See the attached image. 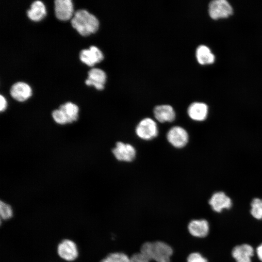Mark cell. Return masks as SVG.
<instances>
[{"label": "cell", "instance_id": "d6986e66", "mask_svg": "<svg viewBox=\"0 0 262 262\" xmlns=\"http://www.w3.org/2000/svg\"><path fill=\"white\" fill-rule=\"evenodd\" d=\"M67 118L68 123H72L78 119L79 107L72 102H67L61 105L59 108Z\"/></svg>", "mask_w": 262, "mask_h": 262}, {"label": "cell", "instance_id": "e0dca14e", "mask_svg": "<svg viewBox=\"0 0 262 262\" xmlns=\"http://www.w3.org/2000/svg\"><path fill=\"white\" fill-rule=\"evenodd\" d=\"M28 17L34 21H39L42 20L46 15V9L44 3L36 0L33 2L30 9L27 11Z\"/></svg>", "mask_w": 262, "mask_h": 262}, {"label": "cell", "instance_id": "d4e9b609", "mask_svg": "<svg viewBox=\"0 0 262 262\" xmlns=\"http://www.w3.org/2000/svg\"><path fill=\"white\" fill-rule=\"evenodd\" d=\"M130 262H150V261L140 252L134 253L130 257Z\"/></svg>", "mask_w": 262, "mask_h": 262}, {"label": "cell", "instance_id": "603a6c76", "mask_svg": "<svg viewBox=\"0 0 262 262\" xmlns=\"http://www.w3.org/2000/svg\"><path fill=\"white\" fill-rule=\"evenodd\" d=\"M52 116L54 120L59 124L64 125L68 123L67 117L60 109L54 110L52 112Z\"/></svg>", "mask_w": 262, "mask_h": 262}, {"label": "cell", "instance_id": "8992f818", "mask_svg": "<svg viewBox=\"0 0 262 262\" xmlns=\"http://www.w3.org/2000/svg\"><path fill=\"white\" fill-rule=\"evenodd\" d=\"M57 253L60 258L69 262L75 260L78 256L76 244L69 239H65L58 245Z\"/></svg>", "mask_w": 262, "mask_h": 262}, {"label": "cell", "instance_id": "7402d4cb", "mask_svg": "<svg viewBox=\"0 0 262 262\" xmlns=\"http://www.w3.org/2000/svg\"><path fill=\"white\" fill-rule=\"evenodd\" d=\"M0 215L1 219L7 220L13 216V210L11 206L2 201L0 202Z\"/></svg>", "mask_w": 262, "mask_h": 262}, {"label": "cell", "instance_id": "7a4b0ae2", "mask_svg": "<svg viewBox=\"0 0 262 262\" xmlns=\"http://www.w3.org/2000/svg\"><path fill=\"white\" fill-rule=\"evenodd\" d=\"M71 23L72 27L82 36L96 33L99 27V21L93 14L83 9L78 10L74 14Z\"/></svg>", "mask_w": 262, "mask_h": 262}, {"label": "cell", "instance_id": "cb8c5ba5", "mask_svg": "<svg viewBox=\"0 0 262 262\" xmlns=\"http://www.w3.org/2000/svg\"><path fill=\"white\" fill-rule=\"evenodd\" d=\"M187 262H208V260L200 253L193 252L188 256Z\"/></svg>", "mask_w": 262, "mask_h": 262}, {"label": "cell", "instance_id": "ffe728a7", "mask_svg": "<svg viewBox=\"0 0 262 262\" xmlns=\"http://www.w3.org/2000/svg\"><path fill=\"white\" fill-rule=\"evenodd\" d=\"M100 262H130V257L124 252H115L109 254Z\"/></svg>", "mask_w": 262, "mask_h": 262}, {"label": "cell", "instance_id": "7c38bea8", "mask_svg": "<svg viewBox=\"0 0 262 262\" xmlns=\"http://www.w3.org/2000/svg\"><path fill=\"white\" fill-rule=\"evenodd\" d=\"M106 75L104 71L98 68H93L88 72V78L85 83L88 86L93 85L98 90H102L104 88Z\"/></svg>", "mask_w": 262, "mask_h": 262}, {"label": "cell", "instance_id": "9a60e30c", "mask_svg": "<svg viewBox=\"0 0 262 262\" xmlns=\"http://www.w3.org/2000/svg\"><path fill=\"white\" fill-rule=\"evenodd\" d=\"M155 118L160 122H171L175 118V112L169 105H161L156 106L153 111Z\"/></svg>", "mask_w": 262, "mask_h": 262}, {"label": "cell", "instance_id": "6da1fadb", "mask_svg": "<svg viewBox=\"0 0 262 262\" xmlns=\"http://www.w3.org/2000/svg\"><path fill=\"white\" fill-rule=\"evenodd\" d=\"M140 252L150 261L156 262H171L173 254L171 246L161 241L144 243L141 246Z\"/></svg>", "mask_w": 262, "mask_h": 262}, {"label": "cell", "instance_id": "9c48e42d", "mask_svg": "<svg viewBox=\"0 0 262 262\" xmlns=\"http://www.w3.org/2000/svg\"><path fill=\"white\" fill-rule=\"evenodd\" d=\"M54 6L55 14L58 19L66 21L71 18L74 12L71 0H56Z\"/></svg>", "mask_w": 262, "mask_h": 262}, {"label": "cell", "instance_id": "5bb4252c", "mask_svg": "<svg viewBox=\"0 0 262 262\" xmlns=\"http://www.w3.org/2000/svg\"><path fill=\"white\" fill-rule=\"evenodd\" d=\"M253 248L249 245L236 246L232 250V256L236 262H251L254 255Z\"/></svg>", "mask_w": 262, "mask_h": 262}, {"label": "cell", "instance_id": "ac0fdd59", "mask_svg": "<svg viewBox=\"0 0 262 262\" xmlns=\"http://www.w3.org/2000/svg\"><path fill=\"white\" fill-rule=\"evenodd\" d=\"M196 57L201 65L211 64L214 62L215 57L210 49L206 46L200 45L196 50Z\"/></svg>", "mask_w": 262, "mask_h": 262}, {"label": "cell", "instance_id": "8fae6325", "mask_svg": "<svg viewBox=\"0 0 262 262\" xmlns=\"http://www.w3.org/2000/svg\"><path fill=\"white\" fill-rule=\"evenodd\" d=\"M190 234L198 238L206 237L209 232L208 222L204 219H194L189 222L187 226Z\"/></svg>", "mask_w": 262, "mask_h": 262}, {"label": "cell", "instance_id": "484cf974", "mask_svg": "<svg viewBox=\"0 0 262 262\" xmlns=\"http://www.w3.org/2000/svg\"><path fill=\"white\" fill-rule=\"evenodd\" d=\"M7 107V101L5 98L2 95L0 96V110L4 111Z\"/></svg>", "mask_w": 262, "mask_h": 262}, {"label": "cell", "instance_id": "2e32d148", "mask_svg": "<svg viewBox=\"0 0 262 262\" xmlns=\"http://www.w3.org/2000/svg\"><path fill=\"white\" fill-rule=\"evenodd\" d=\"M208 111L207 105L202 102H195L190 105L187 113L189 116L195 121H201L205 120Z\"/></svg>", "mask_w": 262, "mask_h": 262}, {"label": "cell", "instance_id": "30bf717a", "mask_svg": "<svg viewBox=\"0 0 262 262\" xmlns=\"http://www.w3.org/2000/svg\"><path fill=\"white\" fill-rule=\"evenodd\" d=\"M209 203L212 209L217 213L222 212L225 209H229L232 206L231 199L222 192L214 193L209 200Z\"/></svg>", "mask_w": 262, "mask_h": 262}, {"label": "cell", "instance_id": "277c9868", "mask_svg": "<svg viewBox=\"0 0 262 262\" xmlns=\"http://www.w3.org/2000/svg\"><path fill=\"white\" fill-rule=\"evenodd\" d=\"M209 13L210 17L213 19L226 18L233 13L232 7L226 0H214L209 5Z\"/></svg>", "mask_w": 262, "mask_h": 262}, {"label": "cell", "instance_id": "5b68a950", "mask_svg": "<svg viewBox=\"0 0 262 262\" xmlns=\"http://www.w3.org/2000/svg\"><path fill=\"white\" fill-rule=\"evenodd\" d=\"M167 139L173 147L181 148L188 143L189 136L184 129L180 126H174L168 131Z\"/></svg>", "mask_w": 262, "mask_h": 262}, {"label": "cell", "instance_id": "ba28073f", "mask_svg": "<svg viewBox=\"0 0 262 262\" xmlns=\"http://www.w3.org/2000/svg\"><path fill=\"white\" fill-rule=\"evenodd\" d=\"M79 56L81 61L90 66L101 62L104 58L101 50L94 46H90L88 49L82 50Z\"/></svg>", "mask_w": 262, "mask_h": 262}, {"label": "cell", "instance_id": "52a82bcc", "mask_svg": "<svg viewBox=\"0 0 262 262\" xmlns=\"http://www.w3.org/2000/svg\"><path fill=\"white\" fill-rule=\"evenodd\" d=\"M112 152L116 159L120 161L131 162L136 155V150L132 145L122 142L116 143Z\"/></svg>", "mask_w": 262, "mask_h": 262}, {"label": "cell", "instance_id": "3957f363", "mask_svg": "<svg viewBox=\"0 0 262 262\" xmlns=\"http://www.w3.org/2000/svg\"><path fill=\"white\" fill-rule=\"evenodd\" d=\"M135 132L140 138L149 140L157 136L158 129L156 122L147 117L140 121L136 127Z\"/></svg>", "mask_w": 262, "mask_h": 262}, {"label": "cell", "instance_id": "4316f807", "mask_svg": "<svg viewBox=\"0 0 262 262\" xmlns=\"http://www.w3.org/2000/svg\"><path fill=\"white\" fill-rule=\"evenodd\" d=\"M256 253L258 257L262 262V244L258 246L256 249Z\"/></svg>", "mask_w": 262, "mask_h": 262}, {"label": "cell", "instance_id": "44dd1931", "mask_svg": "<svg viewBox=\"0 0 262 262\" xmlns=\"http://www.w3.org/2000/svg\"><path fill=\"white\" fill-rule=\"evenodd\" d=\"M250 213L253 217L260 220L262 219V199L255 198L251 203Z\"/></svg>", "mask_w": 262, "mask_h": 262}, {"label": "cell", "instance_id": "4fadbf2b", "mask_svg": "<svg viewBox=\"0 0 262 262\" xmlns=\"http://www.w3.org/2000/svg\"><path fill=\"white\" fill-rule=\"evenodd\" d=\"M10 94L15 99L22 102L28 99L32 94L30 86L24 82H17L14 84L10 90Z\"/></svg>", "mask_w": 262, "mask_h": 262}]
</instances>
